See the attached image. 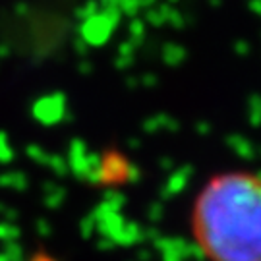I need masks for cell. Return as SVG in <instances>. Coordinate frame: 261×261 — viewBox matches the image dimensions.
<instances>
[{
  "mask_svg": "<svg viewBox=\"0 0 261 261\" xmlns=\"http://www.w3.org/2000/svg\"><path fill=\"white\" fill-rule=\"evenodd\" d=\"M188 224L205 261H261V174L236 168L207 178Z\"/></svg>",
  "mask_w": 261,
  "mask_h": 261,
  "instance_id": "obj_1",
  "label": "cell"
}]
</instances>
